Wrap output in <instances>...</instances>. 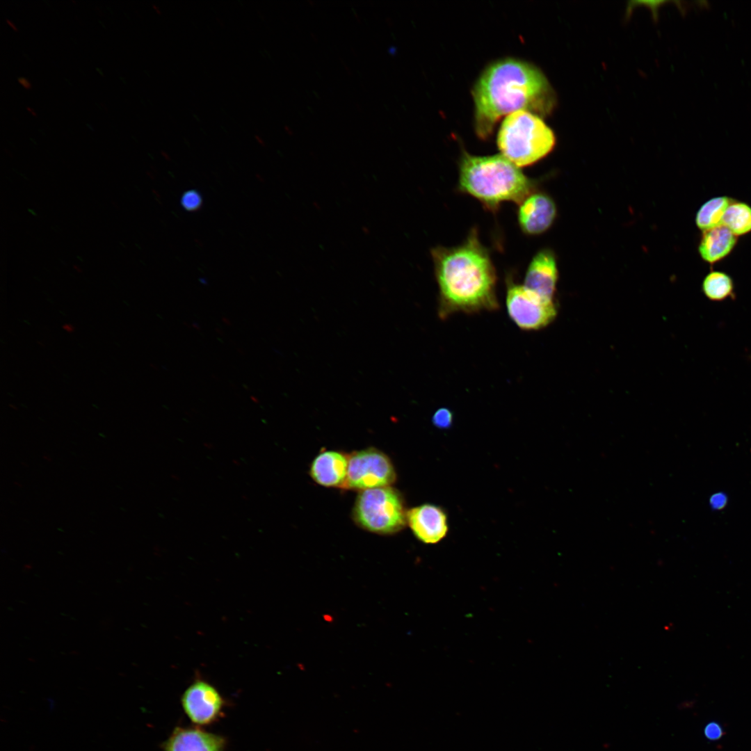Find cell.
<instances>
[{"mask_svg": "<svg viewBox=\"0 0 751 751\" xmlns=\"http://www.w3.org/2000/svg\"><path fill=\"white\" fill-rule=\"evenodd\" d=\"M557 280L555 255L551 250L543 249L537 252L531 261L523 285L540 297L553 300Z\"/></svg>", "mask_w": 751, "mask_h": 751, "instance_id": "8fae6325", "label": "cell"}, {"mask_svg": "<svg viewBox=\"0 0 751 751\" xmlns=\"http://www.w3.org/2000/svg\"><path fill=\"white\" fill-rule=\"evenodd\" d=\"M63 329L67 332H73L74 330V327L72 324L65 323L63 325Z\"/></svg>", "mask_w": 751, "mask_h": 751, "instance_id": "603a6c76", "label": "cell"}, {"mask_svg": "<svg viewBox=\"0 0 751 751\" xmlns=\"http://www.w3.org/2000/svg\"><path fill=\"white\" fill-rule=\"evenodd\" d=\"M472 96L474 128L481 138L488 137L505 115L526 111L545 115L555 104L554 92L540 70L511 57L489 64L475 82Z\"/></svg>", "mask_w": 751, "mask_h": 751, "instance_id": "6da1fadb", "label": "cell"}, {"mask_svg": "<svg viewBox=\"0 0 751 751\" xmlns=\"http://www.w3.org/2000/svg\"><path fill=\"white\" fill-rule=\"evenodd\" d=\"M732 201L726 196H720L703 204L696 214L697 227L704 232L721 225L725 212Z\"/></svg>", "mask_w": 751, "mask_h": 751, "instance_id": "9a60e30c", "label": "cell"}, {"mask_svg": "<svg viewBox=\"0 0 751 751\" xmlns=\"http://www.w3.org/2000/svg\"><path fill=\"white\" fill-rule=\"evenodd\" d=\"M17 81L23 88H24L26 90H30L31 88V87H32V85H31L30 81L28 79H26V77H24V76L19 77L17 79Z\"/></svg>", "mask_w": 751, "mask_h": 751, "instance_id": "7402d4cb", "label": "cell"}, {"mask_svg": "<svg viewBox=\"0 0 751 751\" xmlns=\"http://www.w3.org/2000/svg\"><path fill=\"white\" fill-rule=\"evenodd\" d=\"M6 22L13 31H15L16 32L18 31L17 27L14 24L13 21H11L9 19H6Z\"/></svg>", "mask_w": 751, "mask_h": 751, "instance_id": "cb8c5ba5", "label": "cell"}, {"mask_svg": "<svg viewBox=\"0 0 751 751\" xmlns=\"http://www.w3.org/2000/svg\"><path fill=\"white\" fill-rule=\"evenodd\" d=\"M496 142L501 154L522 168L547 156L555 146L556 137L540 116L517 111L504 118Z\"/></svg>", "mask_w": 751, "mask_h": 751, "instance_id": "277c9868", "label": "cell"}, {"mask_svg": "<svg viewBox=\"0 0 751 751\" xmlns=\"http://www.w3.org/2000/svg\"><path fill=\"white\" fill-rule=\"evenodd\" d=\"M702 289L705 296L712 301H722L734 297V282L727 274L711 271L704 277Z\"/></svg>", "mask_w": 751, "mask_h": 751, "instance_id": "e0dca14e", "label": "cell"}, {"mask_svg": "<svg viewBox=\"0 0 751 751\" xmlns=\"http://www.w3.org/2000/svg\"><path fill=\"white\" fill-rule=\"evenodd\" d=\"M722 225L736 236L751 232V207L745 203L732 201L725 212Z\"/></svg>", "mask_w": 751, "mask_h": 751, "instance_id": "2e32d148", "label": "cell"}, {"mask_svg": "<svg viewBox=\"0 0 751 751\" xmlns=\"http://www.w3.org/2000/svg\"><path fill=\"white\" fill-rule=\"evenodd\" d=\"M181 702L188 718L198 725H207L216 721L224 704L218 690L200 679L196 680L186 689Z\"/></svg>", "mask_w": 751, "mask_h": 751, "instance_id": "ba28073f", "label": "cell"}, {"mask_svg": "<svg viewBox=\"0 0 751 751\" xmlns=\"http://www.w3.org/2000/svg\"><path fill=\"white\" fill-rule=\"evenodd\" d=\"M348 455L336 451H324L313 460L309 473L318 484L329 487H346Z\"/></svg>", "mask_w": 751, "mask_h": 751, "instance_id": "7c38bea8", "label": "cell"}, {"mask_svg": "<svg viewBox=\"0 0 751 751\" xmlns=\"http://www.w3.org/2000/svg\"><path fill=\"white\" fill-rule=\"evenodd\" d=\"M709 503L713 509L721 510L727 503V496L722 492L713 494L710 497Z\"/></svg>", "mask_w": 751, "mask_h": 751, "instance_id": "44dd1931", "label": "cell"}, {"mask_svg": "<svg viewBox=\"0 0 751 751\" xmlns=\"http://www.w3.org/2000/svg\"><path fill=\"white\" fill-rule=\"evenodd\" d=\"M556 217V207L548 195L533 192L519 204V225L524 234L538 235L547 231Z\"/></svg>", "mask_w": 751, "mask_h": 751, "instance_id": "9c48e42d", "label": "cell"}, {"mask_svg": "<svg viewBox=\"0 0 751 751\" xmlns=\"http://www.w3.org/2000/svg\"><path fill=\"white\" fill-rule=\"evenodd\" d=\"M407 512L401 493L386 486L360 491L353 509V517L362 528L389 535L405 527Z\"/></svg>", "mask_w": 751, "mask_h": 751, "instance_id": "5b68a950", "label": "cell"}, {"mask_svg": "<svg viewBox=\"0 0 751 751\" xmlns=\"http://www.w3.org/2000/svg\"><path fill=\"white\" fill-rule=\"evenodd\" d=\"M453 422V412L446 407L439 408L432 417V423L434 426L441 429L450 428Z\"/></svg>", "mask_w": 751, "mask_h": 751, "instance_id": "ac0fdd59", "label": "cell"}, {"mask_svg": "<svg viewBox=\"0 0 751 751\" xmlns=\"http://www.w3.org/2000/svg\"><path fill=\"white\" fill-rule=\"evenodd\" d=\"M202 203L201 195L196 190L186 191L181 197V204L183 208L189 211L198 210Z\"/></svg>", "mask_w": 751, "mask_h": 751, "instance_id": "d6986e66", "label": "cell"}, {"mask_svg": "<svg viewBox=\"0 0 751 751\" xmlns=\"http://www.w3.org/2000/svg\"><path fill=\"white\" fill-rule=\"evenodd\" d=\"M26 108L29 111V113H31L32 115H33L35 117L37 115L35 110L33 109L32 108H31L30 106H26Z\"/></svg>", "mask_w": 751, "mask_h": 751, "instance_id": "d4e9b609", "label": "cell"}, {"mask_svg": "<svg viewBox=\"0 0 751 751\" xmlns=\"http://www.w3.org/2000/svg\"><path fill=\"white\" fill-rule=\"evenodd\" d=\"M225 740L197 728L177 727L163 743L164 751H223Z\"/></svg>", "mask_w": 751, "mask_h": 751, "instance_id": "4fadbf2b", "label": "cell"}, {"mask_svg": "<svg viewBox=\"0 0 751 751\" xmlns=\"http://www.w3.org/2000/svg\"><path fill=\"white\" fill-rule=\"evenodd\" d=\"M506 307L512 321L524 330L546 327L556 316L553 300L544 299L524 285L508 283Z\"/></svg>", "mask_w": 751, "mask_h": 751, "instance_id": "52a82bcc", "label": "cell"}, {"mask_svg": "<svg viewBox=\"0 0 751 751\" xmlns=\"http://www.w3.org/2000/svg\"><path fill=\"white\" fill-rule=\"evenodd\" d=\"M439 287V316L493 311L499 307L496 275L487 250L472 229L460 245L431 250Z\"/></svg>", "mask_w": 751, "mask_h": 751, "instance_id": "7a4b0ae2", "label": "cell"}, {"mask_svg": "<svg viewBox=\"0 0 751 751\" xmlns=\"http://www.w3.org/2000/svg\"><path fill=\"white\" fill-rule=\"evenodd\" d=\"M152 7L158 14H161V11H160L159 8H158V6L156 4L153 3Z\"/></svg>", "mask_w": 751, "mask_h": 751, "instance_id": "484cf974", "label": "cell"}, {"mask_svg": "<svg viewBox=\"0 0 751 751\" xmlns=\"http://www.w3.org/2000/svg\"><path fill=\"white\" fill-rule=\"evenodd\" d=\"M736 242L737 236L721 225L703 232L698 250L705 261L713 264L727 257Z\"/></svg>", "mask_w": 751, "mask_h": 751, "instance_id": "5bb4252c", "label": "cell"}, {"mask_svg": "<svg viewBox=\"0 0 751 751\" xmlns=\"http://www.w3.org/2000/svg\"><path fill=\"white\" fill-rule=\"evenodd\" d=\"M458 186L461 191L494 210L503 202L519 204L534 192L535 184L501 154L481 156L463 152Z\"/></svg>", "mask_w": 751, "mask_h": 751, "instance_id": "3957f363", "label": "cell"}, {"mask_svg": "<svg viewBox=\"0 0 751 751\" xmlns=\"http://www.w3.org/2000/svg\"><path fill=\"white\" fill-rule=\"evenodd\" d=\"M722 727L716 722H710L704 728V735L709 740H718L722 735Z\"/></svg>", "mask_w": 751, "mask_h": 751, "instance_id": "ffe728a7", "label": "cell"}, {"mask_svg": "<svg viewBox=\"0 0 751 751\" xmlns=\"http://www.w3.org/2000/svg\"><path fill=\"white\" fill-rule=\"evenodd\" d=\"M71 1H72V3H76V1H73V0H72Z\"/></svg>", "mask_w": 751, "mask_h": 751, "instance_id": "83f0119b", "label": "cell"}, {"mask_svg": "<svg viewBox=\"0 0 751 751\" xmlns=\"http://www.w3.org/2000/svg\"><path fill=\"white\" fill-rule=\"evenodd\" d=\"M101 105L102 106V107H103V108H104L105 110H107V108H106V106H105V105H104V104L103 103H102V104H101Z\"/></svg>", "mask_w": 751, "mask_h": 751, "instance_id": "4316f807", "label": "cell"}, {"mask_svg": "<svg viewBox=\"0 0 751 751\" xmlns=\"http://www.w3.org/2000/svg\"><path fill=\"white\" fill-rule=\"evenodd\" d=\"M407 524L415 537L426 544L439 542L449 531L446 512L442 507L431 503L408 510Z\"/></svg>", "mask_w": 751, "mask_h": 751, "instance_id": "30bf717a", "label": "cell"}, {"mask_svg": "<svg viewBox=\"0 0 751 751\" xmlns=\"http://www.w3.org/2000/svg\"><path fill=\"white\" fill-rule=\"evenodd\" d=\"M396 474L389 458L383 452L369 448L348 455L346 489L364 490L389 486Z\"/></svg>", "mask_w": 751, "mask_h": 751, "instance_id": "8992f818", "label": "cell"}]
</instances>
